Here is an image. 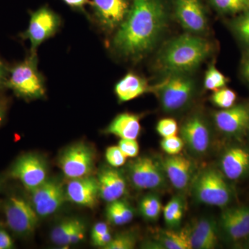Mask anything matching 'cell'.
<instances>
[{
    "instance_id": "obj_33",
    "label": "cell",
    "mask_w": 249,
    "mask_h": 249,
    "mask_svg": "<svg viewBox=\"0 0 249 249\" xmlns=\"http://www.w3.org/2000/svg\"><path fill=\"white\" fill-rule=\"evenodd\" d=\"M137 239L132 234L122 233L112 238L105 249H132L135 247Z\"/></svg>"
},
{
    "instance_id": "obj_34",
    "label": "cell",
    "mask_w": 249,
    "mask_h": 249,
    "mask_svg": "<svg viewBox=\"0 0 249 249\" xmlns=\"http://www.w3.org/2000/svg\"><path fill=\"white\" fill-rule=\"evenodd\" d=\"M160 147L168 155H178L184 147L182 139L178 135L163 138L160 142Z\"/></svg>"
},
{
    "instance_id": "obj_11",
    "label": "cell",
    "mask_w": 249,
    "mask_h": 249,
    "mask_svg": "<svg viewBox=\"0 0 249 249\" xmlns=\"http://www.w3.org/2000/svg\"><path fill=\"white\" fill-rule=\"evenodd\" d=\"M11 175L31 192L47 179V166L38 156L28 154L16 160L11 168Z\"/></svg>"
},
{
    "instance_id": "obj_5",
    "label": "cell",
    "mask_w": 249,
    "mask_h": 249,
    "mask_svg": "<svg viewBox=\"0 0 249 249\" xmlns=\"http://www.w3.org/2000/svg\"><path fill=\"white\" fill-rule=\"evenodd\" d=\"M195 89L194 80L186 73L169 74L155 88L162 109L166 112H175L186 107L194 95Z\"/></svg>"
},
{
    "instance_id": "obj_14",
    "label": "cell",
    "mask_w": 249,
    "mask_h": 249,
    "mask_svg": "<svg viewBox=\"0 0 249 249\" xmlns=\"http://www.w3.org/2000/svg\"><path fill=\"white\" fill-rule=\"evenodd\" d=\"M214 124L220 132L231 137H240L249 129V106L234 105L214 113Z\"/></svg>"
},
{
    "instance_id": "obj_23",
    "label": "cell",
    "mask_w": 249,
    "mask_h": 249,
    "mask_svg": "<svg viewBox=\"0 0 249 249\" xmlns=\"http://www.w3.org/2000/svg\"><path fill=\"white\" fill-rule=\"evenodd\" d=\"M106 214L108 222L113 225L123 226L133 219L134 213L128 203L119 199L108 203Z\"/></svg>"
},
{
    "instance_id": "obj_28",
    "label": "cell",
    "mask_w": 249,
    "mask_h": 249,
    "mask_svg": "<svg viewBox=\"0 0 249 249\" xmlns=\"http://www.w3.org/2000/svg\"><path fill=\"white\" fill-rule=\"evenodd\" d=\"M210 5L222 15H237L249 9V0H208Z\"/></svg>"
},
{
    "instance_id": "obj_37",
    "label": "cell",
    "mask_w": 249,
    "mask_h": 249,
    "mask_svg": "<svg viewBox=\"0 0 249 249\" xmlns=\"http://www.w3.org/2000/svg\"><path fill=\"white\" fill-rule=\"evenodd\" d=\"M118 146L127 158H136L139 155V145L137 139H121Z\"/></svg>"
},
{
    "instance_id": "obj_30",
    "label": "cell",
    "mask_w": 249,
    "mask_h": 249,
    "mask_svg": "<svg viewBox=\"0 0 249 249\" xmlns=\"http://www.w3.org/2000/svg\"><path fill=\"white\" fill-rule=\"evenodd\" d=\"M231 27L239 40L249 47V9L232 19Z\"/></svg>"
},
{
    "instance_id": "obj_35",
    "label": "cell",
    "mask_w": 249,
    "mask_h": 249,
    "mask_svg": "<svg viewBox=\"0 0 249 249\" xmlns=\"http://www.w3.org/2000/svg\"><path fill=\"white\" fill-rule=\"evenodd\" d=\"M157 132L163 138L178 135V123L173 119L166 118L159 121L157 124Z\"/></svg>"
},
{
    "instance_id": "obj_15",
    "label": "cell",
    "mask_w": 249,
    "mask_h": 249,
    "mask_svg": "<svg viewBox=\"0 0 249 249\" xmlns=\"http://www.w3.org/2000/svg\"><path fill=\"white\" fill-rule=\"evenodd\" d=\"M175 12L178 22L189 32H204L208 22L201 0H175Z\"/></svg>"
},
{
    "instance_id": "obj_21",
    "label": "cell",
    "mask_w": 249,
    "mask_h": 249,
    "mask_svg": "<svg viewBox=\"0 0 249 249\" xmlns=\"http://www.w3.org/2000/svg\"><path fill=\"white\" fill-rule=\"evenodd\" d=\"M147 82L134 73H128L116 83L115 93L121 103L132 101L148 90Z\"/></svg>"
},
{
    "instance_id": "obj_43",
    "label": "cell",
    "mask_w": 249,
    "mask_h": 249,
    "mask_svg": "<svg viewBox=\"0 0 249 249\" xmlns=\"http://www.w3.org/2000/svg\"><path fill=\"white\" fill-rule=\"evenodd\" d=\"M9 71H8L6 67H5L4 64L0 60V88L5 85L6 79H7Z\"/></svg>"
},
{
    "instance_id": "obj_38",
    "label": "cell",
    "mask_w": 249,
    "mask_h": 249,
    "mask_svg": "<svg viewBox=\"0 0 249 249\" xmlns=\"http://www.w3.org/2000/svg\"><path fill=\"white\" fill-rule=\"evenodd\" d=\"M232 209L240 225L249 237V206H241Z\"/></svg>"
},
{
    "instance_id": "obj_20",
    "label": "cell",
    "mask_w": 249,
    "mask_h": 249,
    "mask_svg": "<svg viewBox=\"0 0 249 249\" xmlns=\"http://www.w3.org/2000/svg\"><path fill=\"white\" fill-rule=\"evenodd\" d=\"M141 129L140 116L131 113H123L114 118L105 132L121 139H137Z\"/></svg>"
},
{
    "instance_id": "obj_17",
    "label": "cell",
    "mask_w": 249,
    "mask_h": 249,
    "mask_svg": "<svg viewBox=\"0 0 249 249\" xmlns=\"http://www.w3.org/2000/svg\"><path fill=\"white\" fill-rule=\"evenodd\" d=\"M221 172L228 179H242L249 175V149L235 145L229 147L220 160Z\"/></svg>"
},
{
    "instance_id": "obj_31",
    "label": "cell",
    "mask_w": 249,
    "mask_h": 249,
    "mask_svg": "<svg viewBox=\"0 0 249 249\" xmlns=\"http://www.w3.org/2000/svg\"><path fill=\"white\" fill-rule=\"evenodd\" d=\"M228 78L219 71L214 65H211L206 71L205 76L204 87L206 89L217 91L225 88Z\"/></svg>"
},
{
    "instance_id": "obj_27",
    "label": "cell",
    "mask_w": 249,
    "mask_h": 249,
    "mask_svg": "<svg viewBox=\"0 0 249 249\" xmlns=\"http://www.w3.org/2000/svg\"><path fill=\"white\" fill-rule=\"evenodd\" d=\"M160 242L163 249H192L188 233L186 232L166 231L160 235Z\"/></svg>"
},
{
    "instance_id": "obj_44",
    "label": "cell",
    "mask_w": 249,
    "mask_h": 249,
    "mask_svg": "<svg viewBox=\"0 0 249 249\" xmlns=\"http://www.w3.org/2000/svg\"><path fill=\"white\" fill-rule=\"evenodd\" d=\"M242 73L247 81L249 83V51L246 55L242 65Z\"/></svg>"
},
{
    "instance_id": "obj_6",
    "label": "cell",
    "mask_w": 249,
    "mask_h": 249,
    "mask_svg": "<svg viewBox=\"0 0 249 249\" xmlns=\"http://www.w3.org/2000/svg\"><path fill=\"white\" fill-rule=\"evenodd\" d=\"M4 210L6 224L15 235L24 238L34 234L39 216L31 203L20 196H11L5 202Z\"/></svg>"
},
{
    "instance_id": "obj_8",
    "label": "cell",
    "mask_w": 249,
    "mask_h": 249,
    "mask_svg": "<svg viewBox=\"0 0 249 249\" xmlns=\"http://www.w3.org/2000/svg\"><path fill=\"white\" fill-rule=\"evenodd\" d=\"M95 156L92 149L83 142L73 144L62 152L59 165L67 178L89 176L94 168Z\"/></svg>"
},
{
    "instance_id": "obj_26",
    "label": "cell",
    "mask_w": 249,
    "mask_h": 249,
    "mask_svg": "<svg viewBox=\"0 0 249 249\" xmlns=\"http://www.w3.org/2000/svg\"><path fill=\"white\" fill-rule=\"evenodd\" d=\"M161 202L159 196L148 194L144 196L139 203V211L142 217L148 221H156L161 213Z\"/></svg>"
},
{
    "instance_id": "obj_10",
    "label": "cell",
    "mask_w": 249,
    "mask_h": 249,
    "mask_svg": "<svg viewBox=\"0 0 249 249\" xmlns=\"http://www.w3.org/2000/svg\"><path fill=\"white\" fill-rule=\"evenodd\" d=\"M30 193L31 204L40 217H48L55 213L67 199L63 185L55 179L47 178Z\"/></svg>"
},
{
    "instance_id": "obj_32",
    "label": "cell",
    "mask_w": 249,
    "mask_h": 249,
    "mask_svg": "<svg viewBox=\"0 0 249 249\" xmlns=\"http://www.w3.org/2000/svg\"><path fill=\"white\" fill-rule=\"evenodd\" d=\"M237 95L235 91L229 88H223L214 91L211 97V101L217 107L228 109L235 105Z\"/></svg>"
},
{
    "instance_id": "obj_40",
    "label": "cell",
    "mask_w": 249,
    "mask_h": 249,
    "mask_svg": "<svg viewBox=\"0 0 249 249\" xmlns=\"http://www.w3.org/2000/svg\"><path fill=\"white\" fill-rule=\"evenodd\" d=\"M108 231H109V229L106 223L98 222L97 224L93 226V229H91V240L98 238V237Z\"/></svg>"
},
{
    "instance_id": "obj_4",
    "label": "cell",
    "mask_w": 249,
    "mask_h": 249,
    "mask_svg": "<svg viewBox=\"0 0 249 249\" xmlns=\"http://www.w3.org/2000/svg\"><path fill=\"white\" fill-rule=\"evenodd\" d=\"M192 191L201 204L226 207L232 199V191L227 178L219 170L207 168L192 181Z\"/></svg>"
},
{
    "instance_id": "obj_46",
    "label": "cell",
    "mask_w": 249,
    "mask_h": 249,
    "mask_svg": "<svg viewBox=\"0 0 249 249\" xmlns=\"http://www.w3.org/2000/svg\"><path fill=\"white\" fill-rule=\"evenodd\" d=\"M248 247H249V243H248Z\"/></svg>"
},
{
    "instance_id": "obj_13",
    "label": "cell",
    "mask_w": 249,
    "mask_h": 249,
    "mask_svg": "<svg viewBox=\"0 0 249 249\" xmlns=\"http://www.w3.org/2000/svg\"><path fill=\"white\" fill-rule=\"evenodd\" d=\"M180 134L184 145L196 155H204L209 150L211 134L209 126L200 116L188 118L180 128Z\"/></svg>"
},
{
    "instance_id": "obj_25",
    "label": "cell",
    "mask_w": 249,
    "mask_h": 249,
    "mask_svg": "<svg viewBox=\"0 0 249 249\" xmlns=\"http://www.w3.org/2000/svg\"><path fill=\"white\" fill-rule=\"evenodd\" d=\"M191 231L209 241L215 248L217 247L219 242V232L217 222L214 219L207 217L201 218L195 223Z\"/></svg>"
},
{
    "instance_id": "obj_41",
    "label": "cell",
    "mask_w": 249,
    "mask_h": 249,
    "mask_svg": "<svg viewBox=\"0 0 249 249\" xmlns=\"http://www.w3.org/2000/svg\"><path fill=\"white\" fill-rule=\"evenodd\" d=\"M112 238V235H111L110 231H108L103 234V235L100 236L98 238L91 241H92L93 245L104 249L106 246L109 245V242H111Z\"/></svg>"
},
{
    "instance_id": "obj_2",
    "label": "cell",
    "mask_w": 249,
    "mask_h": 249,
    "mask_svg": "<svg viewBox=\"0 0 249 249\" xmlns=\"http://www.w3.org/2000/svg\"><path fill=\"white\" fill-rule=\"evenodd\" d=\"M211 52L209 41L185 34L170 41L157 57L160 70L169 74L186 73L197 68Z\"/></svg>"
},
{
    "instance_id": "obj_24",
    "label": "cell",
    "mask_w": 249,
    "mask_h": 249,
    "mask_svg": "<svg viewBox=\"0 0 249 249\" xmlns=\"http://www.w3.org/2000/svg\"><path fill=\"white\" fill-rule=\"evenodd\" d=\"M163 218L168 227H178L184 214V204L182 198L175 196L172 198L163 209Z\"/></svg>"
},
{
    "instance_id": "obj_45",
    "label": "cell",
    "mask_w": 249,
    "mask_h": 249,
    "mask_svg": "<svg viewBox=\"0 0 249 249\" xmlns=\"http://www.w3.org/2000/svg\"><path fill=\"white\" fill-rule=\"evenodd\" d=\"M5 115V106L4 103L0 101V124L4 120Z\"/></svg>"
},
{
    "instance_id": "obj_18",
    "label": "cell",
    "mask_w": 249,
    "mask_h": 249,
    "mask_svg": "<svg viewBox=\"0 0 249 249\" xmlns=\"http://www.w3.org/2000/svg\"><path fill=\"white\" fill-rule=\"evenodd\" d=\"M166 178L177 190L183 191L193 181L191 160L182 155H168L161 162Z\"/></svg>"
},
{
    "instance_id": "obj_1",
    "label": "cell",
    "mask_w": 249,
    "mask_h": 249,
    "mask_svg": "<svg viewBox=\"0 0 249 249\" xmlns=\"http://www.w3.org/2000/svg\"><path fill=\"white\" fill-rule=\"evenodd\" d=\"M168 19L166 0H132L129 14L112 41L119 55L142 58L157 45Z\"/></svg>"
},
{
    "instance_id": "obj_22",
    "label": "cell",
    "mask_w": 249,
    "mask_h": 249,
    "mask_svg": "<svg viewBox=\"0 0 249 249\" xmlns=\"http://www.w3.org/2000/svg\"><path fill=\"white\" fill-rule=\"evenodd\" d=\"M219 224L223 233L231 242H240V240L248 237L236 218L232 208L223 211L219 219Z\"/></svg>"
},
{
    "instance_id": "obj_36",
    "label": "cell",
    "mask_w": 249,
    "mask_h": 249,
    "mask_svg": "<svg viewBox=\"0 0 249 249\" xmlns=\"http://www.w3.org/2000/svg\"><path fill=\"white\" fill-rule=\"evenodd\" d=\"M107 163L114 168H119L125 163L127 157L119 146L108 147L106 152Z\"/></svg>"
},
{
    "instance_id": "obj_42",
    "label": "cell",
    "mask_w": 249,
    "mask_h": 249,
    "mask_svg": "<svg viewBox=\"0 0 249 249\" xmlns=\"http://www.w3.org/2000/svg\"><path fill=\"white\" fill-rule=\"evenodd\" d=\"M68 6H71L73 9L84 11L85 5L89 3V0H62Z\"/></svg>"
},
{
    "instance_id": "obj_9",
    "label": "cell",
    "mask_w": 249,
    "mask_h": 249,
    "mask_svg": "<svg viewBox=\"0 0 249 249\" xmlns=\"http://www.w3.org/2000/svg\"><path fill=\"white\" fill-rule=\"evenodd\" d=\"M60 26V18L47 7H42L31 15L27 31L22 37L30 41L31 53L49 37L58 31Z\"/></svg>"
},
{
    "instance_id": "obj_16",
    "label": "cell",
    "mask_w": 249,
    "mask_h": 249,
    "mask_svg": "<svg viewBox=\"0 0 249 249\" xmlns=\"http://www.w3.org/2000/svg\"><path fill=\"white\" fill-rule=\"evenodd\" d=\"M66 194L67 199L71 202L93 209L100 196L97 178L91 175L71 178L67 184Z\"/></svg>"
},
{
    "instance_id": "obj_12",
    "label": "cell",
    "mask_w": 249,
    "mask_h": 249,
    "mask_svg": "<svg viewBox=\"0 0 249 249\" xmlns=\"http://www.w3.org/2000/svg\"><path fill=\"white\" fill-rule=\"evenodd\" d=\"M132 0H92L93 16L104 30H117L129 14Z\"/></svg>"
},
{
    "instance_id": "obj_29",
    "label": "cell",
    "mask_w": 249,
    "mask_h": 249,
    "mask_svg": "<svg viewBox=\"0 0 249 249\" xmlns=\"http://www.w3.org/2000/svg\"><path fill=\"white\" fill-rule=\"evenodd\" d=\"M81 222L76 218H70L62 221L52 230L51 240L55 245L66 246L67 239Z\"/></svg>"
},
{
    "instance_id": "obj_3",
    "label": "cell",
    "mask_w": 249,
    "mask_h": 249,
    "mask_svg": "<svg viewBox=\"0 0 249 249\" xmlns=\"http://www.w3.org/2000/svg\"><path fill=\"white\" fill-rule=\"evenodd\" d=\"M5 85L24 99H38L45 96V80L37 69L36 53H31L9 70Z\"/></svg>"
},
{
    "instance_id": "obj_39",
    "label": "cell",
    "mask_w": 249,
    "mask_h": 249,
    "mask_svg": "<svg viewBox=\"0 0 249 249\" xmlns=\"http://www.w3.org/2000/svg\"><path fill=\"white\" fill-rule=\"evenodd\" d=\"M14 247V242L9 232L0 228V249H11Z\"/></svg>"
},
{
    "instance_id": "obj_7",
    "label": "cell",
    "mask_w": 249,
    "mask_h": 249,
    "mask_svg": "<svg viewBox=\"0 0 249 249\" xmlns=\"http://www.w3.org/2000/svg\"><path fill=\"white\" fill-rule=\"evenodd\" d=\"M129 181L139 190H159L166 184V175L161 163L149 157L134 159L127 165Z\"/></svg>"
},
{
    "instance_id": "obj_19",
    "label": "cell",
    "mask_w": 249,
    "mask_h": 249,
    "mask_svg": "<svg viewBox=\"0 0 249 249\" xmlns=\"http://www.w3.org/2000/svg\"><path fill=\"white\" fill-rule=\"evenodd\" d=\"M99 196L107 203L121 199L126 192L127 183L124 174L114 167L105 166L98 171Z\"/></svg>"
}]
</instances>
